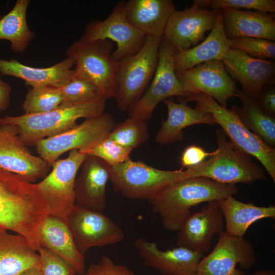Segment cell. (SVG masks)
Segmentation results:
<instances>
[{
    "mask_svg": "<svg viewBox=\"0 0 275 275\" xmlns=\"http://www.w3.org/2000/svg\"><path fill=\"white\" fill-rule=\"evenodd\" d=\"M74 60L69 57L51 66L37 68L25 65L15 59H0V74L16 77L31 87L48 86L62 88L74 76Z\"/></svg>",
    "mask_w": 275,
    "mask_h": 275,
    "instance_id": "7402d4cb",
    "label": "cell"
},
{
    "mask_svg": "<svg viewBox=\"0 0 275 275\" xmlns=\"http://www.w3.org/2000/svg\"><path fill=\"white\" fill-rule=\"evenodd\" d=\"M22 236L0 233V275H19L40 265L39 253Z\"/></svg>",
    "mask_w": 275,
    "mask_h": 275,
    "instance_id": "f1b7e54d",
    "label": "cell"
},
{
    "mask_svg": "<svg viewBox=\"0 0 275 275\" xmlns=\"http://www.w3.org/2000/svg\"><path fill=\"white\" fill-rule=\"evenodd\" d=\"M236 97L241 100L242 107L233 105L230 108L248 129L268 146L274 148L275 117L265 113L258 106L255 98L242 90H238Z\"/></svg>",
    "mask_w": 275,
    "mask_h": 275,
    "instance_id": "f546056e",
    "label": "cell"
},
{
    "mask_svg": "<svg viewBox=\"0 0 275 275\" xmlns=\"http://www.w3.org/2000/svg\"><path fill=\"white\" fill-rule=\"evenodd\" d=\"M215 134L217 148L208 160L188 169L190 178L206 177L233 185L267 180L264 170L253 161L251 155L228 141L222 129L217 130Z\"/></svg>",
    "mask_w": 275,
    "mask_h": 275,
    "instance_id": "277c9868",
    "label": "cell"
},
{
    "mask_svg": "<svg viewBox=\"0 0 275 275\" xmlns=\"http://www.w3.org/2000/svg\"><path fill=\"white\" fill-rule=\"evenodd\" d=\"M87 156L79 150L70 151L66 158L54 161L51 172L36 183L48 206L50 214L65 219L75 204L76 176Z\"/></svg>",
    "mask_w": 275,
    "mask_h": 275,
    "instance_id": "8fae6325",
    "label": "cell"
},
{
    "mask_svg": "<svg viewBox=\"0 0 275 275\" xmlns=\"http://www.w3.org/2000/svg\"><path fill=\"white\" fill-rule=\"evenodd\" d=\"M43 275H76L75 269L65 260L48 249L41 246L38 250Z\"/></svg>",
    "mask_w": 275,
    "mask_h": 275,
    "instance_id": "74e56055",
    "label": "cell"
},
{
    "mask_svg": "<svg viewBox=\"0 0 275 275\" xmlns=\"http://www.w3.org/2000/svg\"><path fill=\"white\" fill-rule=\"evenodd\" d=\"M75 183V204L102 212L106 206V186L111 166L102 159L87 155Z\"/></svg>",
    "mask_w": 275,
    "mask_h": 275,
    "instance_id": "44dd1931",
    "label": "cell"
},
{
    "mask_svg": "<svg viewBox=\"0 0 275 275\" xmlns=\"http://www.w3.org/2000/svg\"><path fill=\"white\" fill-rule=\"evenodd\" d=\"M162 37L146 36L138 52L119 61L118 89L115 98L120 110L127 111L148 88L157 69Z\"/></svg>",
    "mask_w": 275,
    "mask_h": 275,
    "instance_id": "ba28073f",
    "label": "cell"
},
{
    "mask_svg": "<svg viewBox=\"0 0 275 275\" xmlns=\"http://www.w3.org/2000/svg\"><path fill=\"white\" fill-rule=\"evenodd\" d=\"M86 273L87 275H135L127 266L115 263L107 256H103L98 262L91 264Z\"/></svg>",
    "mask_w": 275,
    "mask_h": 275,
    "instance_id": "f35d334b",
    "label": "cell"
},
{
    "mask_svg": "<svg viewBox=\"0 0 275 275\" xmlns=\"http://www.w3.org/2000/svg\"><path fill=\"white\" fill-rule=\"evenodd\" d=\"M108 40L78 39L67 49V57L74 61V75L96 86L107 100L115 97L118 89L119 61L112 55Z\"/></svg>",
    "mask_w": 275,
    "mask_h": 275,
    "instance_id": "8992f818",
    "label": "cell"
},
{
    "mask_svg": "<svg viewBox=\"0 0 275 275\" xmlns=\"http://www.w3.org/2000/svg\"><path fill=\"white\" fill-rule=\"evenodd\" d=\"M2 126V118H0V127Z\"/></svg>",
    "mask_w": 275,
    "mask_h": 275,
    "instance_id": "f6af8a7d",
    "label": "cell"
},
{
    "mask_svg": "<svg viewBox=\"0 0 275 275\" xmlns=\"http://www.w3.org/2000/svg\"><path fill=\"white\" fill-rule=\"evenodd\" d=\"M168 109L167 119L162 121L155 141L160 144L181 141L184 138L183 130L189 126L205 124H215L213 116L209 113L191 108L185 103H176L171 99L163 101Z\"/></svg>",
    "mask_w": 275,
    "mask_h": 275,
    "instance_id": "4316f807",
    "label": "cell"
},
{
    "mask_svg": "<svg viewBox=\"0 0 275 275\" xmlns=\"http://www.w3.org/2000/svg\"><path fill=\"white\" fill-rule=\"evenodd\" d=\"M212 252L198 264L195 275H245L256 258L253 245L243 237L220 234Z\"/></svg>",
    "mask_w": 275,
    "mask_h": 275,
    "instance_id": "5bb4252c",
    "label": "cell"
},
{
    "mask_svg": "<svg viewBox=\"0 0 275 275\" xmlns=\"http://www.w3.org/2000/svg\"><path fill=\"white\" fill-rule=\"evenodd\" d=\"M188 178V169L161 170L130 158L110 168L109 180L114 190L131 199L149 201L170 184Z\"/></svg>",
    "mask_w": 275,
    "mask_h": 275,
    "instance_id": "52a82bcc",
    "label": "cell"
},
{
    "mask_svg": "<svg viewBox=\"0 0 275 275\" xmlns=\"http://www.w3.org/2000/svg\"><path fill=\"white\" fill-rule=\"evenodd\" d=\"M238 192L235 185L219 183L206 177H192L170 184L149 202L153 211L160 215L163 227L178 232L194 206L218 201Z\"/></svg>",
    "mask_w": 275,
    "mask_h": 275,
    "instance_id": "7a4b0ae2",
    "label": "cell"
},
{
    "mask_svg": "<svg viewBox=\"0 0 275 275\" xmlns=\"http://www.w3.org/2000/svg\"><path fill=\"white\" fill-rule=\"evenodd\" d=\"M47 213L35 183L0 167V233L11 230L33 242Z\"/></svg>",
    "mask_w": 275,
    "mask_h": 275,
    "instance_id": "6da1fadb",
    "label": "cell"
},
{
    "mask_svg": "<svg viewBox=\"0 0 275 275\" xmlns=\"http://www.w3.org/2000/svg\"><path fill=\"white\" fill-rule=\"evenodd\" d=\"M214 152L215 151L208 152L200 146L191 145L186 147L182 152L180 162L182 168L188 169L200 165Z\"/></svg>",
    "mask_w": 275,
    "mask_h": 275,
    "instance_id": "ab89813d",
    "label": "cell"
},
{
    "mask_svg": "<svg viewBox=\"0 0 275 275\" xmlns=\"http://www.w3.org/2000/svg\"><path fill=\"white\" fill-rule=\"evenodd\" d=\"M116 124L113 117L105 112L56 135L37 141L35 145L40 156L49 166L62 154L73 149H89L107 137Z\"/></svg>",
    "mask_w": 275,
    "mask_h": 275,
    "instance_id": "9c48e42d",
    "label": "cell"
},
{
    "mask_svg": "<svg viewBox=\"0 0 275 275\" xmlns=\"http://www.w3.org/2000/svg\"><path fill=\"white\" fill-rule=\"evenodd\" d=\"M49 166L40 156L33 155L20 139L17 127H0V167L34 183L45 177Z\"/></svg>",
    "mask_w": 275,
    "mask_h": 275,
    "instance_id": "e0dca14e",
    "label": "cell"
},
{
    "mask_svg": "<svg viewBox=\"0 0 275 275\" xmlns=\"http://www.w3.org/2000/svg\"><path fill=\"white\" fill-rule=\"evenodd\" d=\"M62 103L61 88L35 87L29 89L22 106L25 114H36L49 112Z\"/></svg>",
    "mask_w": 275,
    "mask_h": 275,
    "instance_id": "1f68e13d",
    "label": "cell"
},
{
    "mask_svg": "<svg viewBox=\"0 0 275 275\" xmlns=\"http://www.w3.org/2000/svg\"><path fill=\"white\" fill-rule=\"evenodd\" d=\"M176 51L162 37L159 51L158 63L150 85L141 96L128 108V116L145 121L151 117L160 102L173 97L180 101L187 94L176 75L174 65Z\"/></svg>",
    "mask_w": 275,
    "mask_h": 275,
    "instance_id": "30bf717a",
    "label": "cell"
},
{
    "mask_svg": "<svg viewBox=\"0 0 275 275\" xmlns=\"http://www.w3.org/2000/svg\"><path fill=\"white\" fill-rule=\"evenodd\" d=\"M221 10L228 39L249 37L275 41L274 14L231 8Z\"/></svg>",
    "mask_w": 275,
    "mask_h": 275,
    "instance_id": "603a6c76",
    "label": "cell"
},
{
    "mask_svg": "<svg viewBox=\"0 0 275 275\" xmlns=\"http://www.w3.org/2000/svg\"><path fill=\"white\" fill-rule=\"evenodd\" d=\"M61 90L62 103H81L100 98L106 99L96 86L75 75L66 85L61 88Z\"/></svg>",
    "mask_w": 275,
    "mask_h": 275,
    "instance_id": "836d02e7",
    "label": "cell"
},
{
    "mask_svg": "<svg viewBox=\"0 0 275 275\" xmlns=\"http://www.w3.org/2000/svg\"><path fill=\"white\" fill-rule=\"evenodd\" d=\"M245 275H275V271L271 269H264L255 271L250 274Z\"/></svg>",
    "mask_w": 275,
    "mask_h": 275,
    "instance_id": "ee69618b",
    "label": "cell"
},
{
    "mask_svg": "<svg viewBox=\"0 0 275 275\" xmlns=\"http://www.w3.org/2000/svg\"><path fill=\"white\" fill-rule=\"evenodd\" d=\"M194 4L198 7L218 10L231 8L236 9L253 10L274 14V0H194Z\"/></svg>",
    "mask_w": 275,
    "mask_h": 275,
    "instance_id": "d590c367",
    "label": "cell"
},
{
    "mask_svg": "<svg viewBox=\"0 0 275 275\" xmlns=\"http://www.w3.org/2000/svg\"><path fill=\"white\" fill-rule=\"evenodd\" d=\"M106 100L100 98L86 102L62 103L44 113L6 116L2 118V124L16 126L22 143L26 146L35 145L40 140L72 128L76 125L78 119L101 115L105 111Z\"/></svg>",
    "mask_w": 275,
    "mask_h": 275,
    "instance_id": "3957f363",
    "label": "cell"
},
{
    "mask_svg": "<svg viewBox=\"0 0 275 275\" xmlns=\"http://www.w3.org/2000/svg\"><path fill=\"white\" fill-rule=\"evenodd\" d=\"M40 245L67 262L77 274L86 272L85 258L77 250L65 219L48 214L39 231Z\"/></svg>",
    "mask_w": 275,
    "mask_h": 275,
    "instance_id": "cb8c5ba5",
    "label": "cell"
},
{
    "mask_svg": "<svg viewBox=\"0 0 275 275\" xmlns=\"http://www.w3.org/2000/svg\"><path fill=\"white\" fill-rule=\"evenodd\" d=\"M2 17V16L0 15V19Z\"/></svg>",
    "mask_w": 275,
    "mask_h": 275,
    "instance_id": "7dc6e473",
    "label": "cell"
},
{
    "mask_svg": "<svg viewBox=\"0 0 275 275\" xmlns=\"http://www.w3.org/2000/svg\"><path fill=\"white\" fill-rule=\"evenodd\" d=\"M140 257L145 265L162 275H195L204 253L178 246L160 250L156 243L139 238L134 242Z\"/></svg>",
    "mask_w": 275,
    "mask_h": 275,
    "instance_id": "ffe728a7",
    "label": "cell"
},
{
    "mask_svg": "<svg viewBox=\"0 0 275 275\" xmlns=\"http://www.w3.org/2000/svg\"><path fill=\"white\" fill-rule=\"evenodd\" d=\"M19 275H43V274L40 264L39 266H34L29 268L22 272Z\"/></svg>",
    "mask_w": 275,
    "mask_h": 275,
    "instance_id": "7bdbcfd3",
    "label": "cell"
},
{
    "mask_svg": "<svg viewBox=\"0 0 275 275\" xmlns=\"http://www.w3.org/2000/svg\"><path fill=\"white\" fill-rule=\"evenodd\" d=\"M30 0H17L12 9L0 19V40L10 42L11 49L22 53L35 37L29 28L26 11Z\"/></svg>",
    "mask_w": 275,
    "mask_h": 275,
    "instance_id": "4dcf8cb0",
    "label": "cell"
},
{
    "mask_svg": "<svg viewBox=\"0 0 275 275\" xmlns=\"http://www.w3.org/2000/svg\"><path fill=\"white\" fill-rule=\"evenodd\" d=\"M76 275H87L86 273H82V274H77Z\"/></svg>",
    "mask_w": 275,
    "mask_h": 275,
    "instance_id": "bcb514c9",
    "label": "cell"
},
{
    "mask_svg": "<svg viewBox=\"0 0 275 275\" xmlns=\"http://www.w3.org/2000/svg\"><path fill=\"white\" fill-rule=\"evenodd\" d=\"M222 61L231 78L240 84L241 90L255 99L265 86L274 84L273 60L255 58L241 50L229 49Z\"/></svg>",
    "mask_w": 275,
    "mask_h": 275,
    "instance_id": "ac0fdd59",
    "label": "cell"
},
{
    "mask_svg": "<svg viewBox=\"0 0 275 275\" xmlns=\"http://www.w3.org/2000/svg\"><path fill=\"white\" fill-rule=\"evenodd\" d=\"M132 150L125 147L108 136L102 140L92 147L79 150L81 153L87 155L98 157L111 166L122 163L130 158Z\"/></svg>",
    "mask_w": 275,
    "mask_h": 275,
    "instance_id": "e575fe53",
    "label": "cell"
},
{
    "mask_svg": "<svg viewBox=\"0 0 275 275\" xmlns=\"http://www.w3.org/2000/svg\"><path fill=\"white\" fill-rule=\"evenodd\" d=\"M175 73L186 96L190 93H203L226 107L229 99L236 96L238 91L222 60L207 62L187 70H176Z\"/></svg>",
    "mask_w": 275,
    "mask_h": 275,
    "instance_id": "9a60e30c",
    "label": "cell"
},
{
    "mask_svg": "<svg viewBox=\"0 0 275 275\" xmlns=\"http://www.w3.org/2000/svg\"><path fill=\"white\" fill-rule=\"evenodd\" d=\"M149 136L146 121L129 117L116 125L108 136L121 145L132 150L145 143Z\"/></svg>",
    "mask_w": 275,
    "mask_h": 275,
    "instance_id": "d6a6232c",
    "label": "cell"
},
{
    "mask_svg": "<svg viewBox=\"0 0 275 275\" xmlns=\"http://www.w3.org/2000/svg\"><path fill=\"white\" fill-rule=\"evenodd\" d=\"M125 5L129 23L146 36H163L169 19L176 10L171 0H130Z\"/></svg>",
    "mask_w": 275,
    "mask_h": 275,
    "instance_id": "d4e9b609",
    "label": "cell"
},
{
    "mask_svg": "<svg viewBox=\"0 0 275 275\" xmlns=\"http://www.w3.org/2000/svg\"><path fill=\"white\" fill-rule=\"evenodd\" d=\"M225 221V232L243 237L249 227L254 222L266 218H275V206H257L253 203H243L233 196L217 201Z\"/></svg>",
    "mask_w": 275,
    "mask_h": 275,
    "instance_id": "83f0119b",
    "label": "cell"
},
{
    "mask_svg": "<svg viewBox=\"0 0 275 275\" xmlns=\"http://www.w3.org/2000/svg\"><path fill=\"white\" fill-rule=\"evenodd\" d=\"M11 93V86L4 81L0 76V111H5L8 107Z\"/></svg>",
    "mask_w": 275,
    "mask_h": 275,
    "instance_id": "b9f144b4",
    "label": "cell"
},
{
    "mask_svg": "<svg viewBox=\"0 0 275 275\" xmlns=\"http://www.w3.org/2000/svg\"><path fill=\"white\" fill-rule=\"evenodd\" d=\"M196 102L195 108L210 114L230 141L257 159L275 182V149L248 129L232 109L221 105L211 96L201 92L189 94L181 102Z\"/></svg>",
    "mask_w": 275,
    "mask_h": 275,
    "instance_id": "5b68a950",
    "label": "cell"
},
{
    "mask_svg": "<svg viewBox=\"0 0 275 275\" xmlns=\"http://www.w3.org/2000/svg\"><path fill=\"white\" fill-rule=\"evenodd\" d=\"M65 220L75 244L82 255L92 247L115 244L124 237L121 227L102 212L76 204Z\"/></svg>",
    "mask_w": 275,
    "mask_h": 275,
    "instance_id": "7c38bea8",
    "label": "cell"
},
{
    "mask_svg": "<svg viewBox=\"0 0 275 275\" xmlns=\"http://www.w3.org/2000/svg\"><path fill=\"white\" fill-rule=\"evenodd\" d=\"M230 45V40L226 37L224 30L221 9L213 28L203 42L189 49L176 52L175 70H185L207 62L222 60L229 50Z\"/></svg>",
    "mask_w": 275,
    "mask_h": 275,
    "instance_id": "484cf974",
    "label": "cell"
},
{
    "mask_svg": "<svg viewBox=\"0 0 275 275\" xmlns=\"http://www.w3.org/2000/svg\"><path fill=\"white\" fill-rule=\"evenodd\" d=\"M218 10L203 9L193 4L182 11L176 10L170 17L163 37L176 52L193 47L213 28Z\"/></svg>",
    "mask_w": 275,
    "mask_h": 275,
    "instance_id": "2e32d148",
    "label": "cell"
},
{
    "mask_svg": "<svg viewBox=\"0 0 275 275\" xmlns=\"http://www.w3.org/2000/svg\"><path fill=\"white\" fill-rule=\"evenodd\" d=\"M125 4L124 1L117 3L104 20H92L79 38L85 41L111 40L115 42L117 49L112 55L117 61L138 52L146 38L144 33L128 21Z\"/></svg>",
    "mask_w": 275,
    "mask_h": 275,
    "instance_id": "4fadbf2b",
    "label": "cell"
},
{
    "mask_svg": "<svg viewBox=\"0 0 275 275\" xmlns=\"http://www.w3.org/2000/svg\"><path fill=\"white\" fill-rule=\"evenodd\" d=\"M224 218L217 201L207 202L191 214L178 231L177 245L204 253L211 248L215 234L224 232Z\"/></svg>",
    "mask_w": 275,
    "mask_h": 275,
    "instance_id": "d6986e66",
    "label": "cell"
},
{
    "mask_svg": "<svg viewBox=\"0 0 275 275\" xmlns=\"http://www.w3.org/2000/svg\"><path fill=\"white\" fill-rule=\"evenodd\" d=\"M230 49L241 50L255 58L269 60L275 59V42L264 39L235 38L230 40Z\"/></svg>",
    "mask_w": 275,
    "mask_h": 275,
    "instance_id": "8d00e7d4",
    "label": "cell"
},
{
    "mask_svg": "<svg viewBox=\"0 0 275 275\" xmlns=\"http://www.w3.org/2000/svg\"><path fill=\"white\" fill-rule=\"evenodd\" d=\"M256 100L262 110L271 116H275L274 84L265 86Z\"/></svg>",
    "mask_w": 275,
    "mask_h": 275,
    "instance_id": "60d3db41",
    "label": "cell"
}]
</instances>
